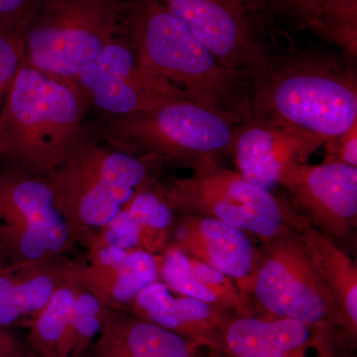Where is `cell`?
I'll return each instance as SVG.
<instances>
[{
    "label": "cell",
    "instance_id": "cell-7",
    "mask_svg": "<svg viewBox=\"0 0 357 357\" xmlns=\"http://www.w3.org/2000/svg\"><path fill=\"white\" fill-rule=\"evenodd\" d=\"M124 0H39L23 30L24 61L73 83L119 29Z\"/></svg>",
    "mask_w": 357,
    "mask_h": 357
},
{
    "label": "cell",
    "instance_id": "cell-3",
    "mask_svg": "<svg viewBox=\"0 0 357 357\" xmlns=\"http://www.w3.org/2000/svg\"><path fill=\"white\" fill-rule=\"evenodd\" d=\"M89 107L74 83L22 64L0 112V162L47 178L86 130Z\"/></svg>",
    "mask_w": 357,
    "mask_h": 357
},
{
    "label": "cell",
    "instance_id": "cell-11",
    "mask_svg": "<svg viewBox=\"0 0 357 357\" xmlns=\"http://www.w3.org/2000/svg\"><path fill=\"white\" fill-rule=\"evenodd\" d=\"M227 70L252 79L272 56L256 34L255 13L265 0H157Z\"/></svg>",
    "mask_w": 357,
    "mask_h": 357
},
{
    "label": "cell",
    "instance_id": "cell-9",
    "mask_svg": "<svg viewBox=\"0 0 357 357\" xmlns=\"http://www.w3.org/2000/svg\"><path fill=\"white\" fill-rule=\"evenodd\" d=\"M251 294L270 316L337 331L356 344L306 248L294 232L268 243Z\"/></svg>",
    "mask_w": 357,
    "mask_h": 357
},
{
    "label": "cell",
    "instance_id": "cell-17",
    "mask_svg": "<svg viewBox=\"0 0 357 357\" xmlns=\"http://www.w3.org/2000/svg\"><path fill=\"white\" fill-rule=\"evenodd\" d=\"M129 312L187 338L217 356L225 326L234 314L215 305L187 297L156 281L141 291Z\"/></svg>",
    "mask_w": 357,
    "mask_h": 357
},
{
    "label": "cell",
    "instance_id": "cell-10",
    "mask_svg": "<svg viewBox=\"0 0 357 357\" xmlns=\"http://www.w3.org/2000/svg\"><path fill=\"white\" fill-rule=\"evenodd\" d=\"M73 83L89 110H96L105 119L128 116L178 100H191L183 89L156 74L119 29Z\"/></svg>",
    "mask_w": 357,
    "mask_h": 357
},
{
    "label": "cell",
    "instance_id": "cell-13",
    "mask_svg": "<svg viewBox=\"0 0 357 357\" xmlns=\"http://www.w3.org/2000/svg\"><path fill=\"white\" fill-rule=\"evenodd\" d=\"M294 204L333 238L345 239L356 225L357 167L295 164L280 181Z\"/></svg>",
    "mask_w": 357,
    "mask_h": 357
},
{
    "label": "cell",
    "instance_id": "cell-14",
    "mask_svg": "<svg viewBox=\"0 0 357 357\" xmlns=\"http://www.w3.org/2000/svg\"><path fill=\"white\" fill-rule=\"evenodd\" d=\"M328 140L302 129L248 119L236 126L231 153L244 178L271 192L291 166L307 163Z\"/></svg>",
    "mask_w": 357,
    "mask_h": 357
},
{
    "label": "cell",
    "instance_id": "cell-23",
    "mask_svg": "<svg viewBox=\"0 0 357 357\" xmlns=\"http://www.w3.org/2000/svg\"><path fill=\"white\" fill-rule=\"evenodd\" d=\"M140 236V248L153 255L170 239L174 210L167 201L161 185L155 182L138 192L126 208Z\"/></svg>",
    "mask_w": 357,
    "mask_h": 357
},
{
    "label": "cell",
    "instance_id": "cell-12",
    "mask_svg": "<svg viewBox=\"0 0 357 357\" xmlns=\"http://www.w3.org/2000/svg\"><path fill=\"white\" fill-rule=\"evenodd\" d=\"M344 335L295 319L236 316L223 330L218 354L225 357H356Z\"/></svg>",
    "mask_w": 357,
    "mask_h": 357
},
{
    "label": "cell",
    "instance_id": "cell-28",
    "mask_svg": "<svg viewBox=\"0 0 357 357\" xmlns=\"http://www.w3.org/2000/svg\"><path fill=\"white\" fill-rule=\"evenodd\" d=\"M21 357H37V356H35L34 354H32L31 352H29V354H25V356H21Z\"/></svg>",
    "mask_w": 357,
    "mask_h": 357
},
{
    "label": "cell",
    "instance_id": "cell-5",
    "mask_svg": "<svg viewBox=\"0 0 357 357\" xmlns=\"http://www.w3.org/2000/svg\"><path fill=\"white\" fill-rule=\"evenodd\" d=\"M241 122L204 109L189 100L128 116L102 117L88 126L110 146L160 164L192 166L204 158L231 153Z\"/></svg>",
    "mask_w": 357,
    "mask_h": 357
},
{
    "label": "cell",
    "instance_id": "cell-15",
    "mask_svg": "<svg viewBox=\"0 0 357 357\" xmlns=\"http://www.w3.org/2000/svg\"><path fill=\"white\" fill-rule=\"evenodd\" d=\"M184 215L171 229V248L227 275L248 299L261 260L248 232L215 218Z\"/></svg>",
    "mask_w": 357,
    "mask_h": 357
},
{
    "label": "cell",
    "instance_id": "cell-19",
    "mask_svg": "<svg viewBox=\"0 0 357 357\" xmlns=\"http://www.w3.org/2000/svg\"><path fill=\"white\" fill-rule=\"evenodd\" d=\"M70 261L0 262V328H25L67 278Z\"/></svg>",
    "mask_w": 357,
    "mask_h": 357
},
{
    "label": "cell",
    "instance_id": "cell-21",
    "mask_svg": "<svg viewBox=\"0 0 357 357\" xmlns=\"http://www.w3.org/2000/svg\"><path fill=\"white\" fill-rule=\"evenodd\" d=\"M297 234L312 262L333 296L347 324L349 335L357 340V267L351 256L333 237L314 229L305 220Z\"/></svg>",
    "mask_w": 357,
    "mask_h": 357
},
{
    "label": "cell",
    "instance_id": "cell-24",
    "mask_svg": "<svg viewBox=\"0 0 357 357\" xmlns=\"http://www.w3.org/2000/svg\"><path fill=\"white\" fill-rule=\"evenodd\" d=\"M23 58V31L0 30V112Z\"/></svg>",
    "mask_w": 357,
    "mask_h": 357
},
{
    "label": "cell",
    "instance_id": "cell-27",
    "mask_svg": "<svg viewBox=\"0 0 357 357\" xmlns=\"http://www.w3.org/2000/svg\"><path fill=\"white\" fill-rule=\"evenodd\" d=\"M29 352L11 328H0V357H21Z\"/></svg>",
    "mask_w": 357,
    "mask_h": 357
},
{
    "label": "cell",
    "instance_id": "cell-8",
    "mask_svg": "<svg viewBox=\"0 0 357 357\" xmlns=\"http://www.w3.org/2000/svg\"><path fill=\"white\" fill-rule=\"evenodd\" d=\"M79 244L46 178L0 169V262L63 261Z\"/></svg>",
    "mask_w": 357,
    "mask_h": 357
},
{
    "label": "cell",
    "instance_id": "cell-16",
    "mask_svg": "<svg viewBox=\"0 0 357 357\" xmlns=\"http://www.w3.org/2000/svg\"><path fill=\"white\" fill-rule=\"evenodd\" d=\"M86 249L84 257L70 260V271L107 309H128L141 291L158 281V261L152 253L107 245Z\"/></svg>",
    "mask_w": 357,
    "mask_h": 357
},
{
    "label": "cell",
    "instance_id": "cell-22",
    "mask_svg": "<svg viewBox=\"0 0 357 357\" xmlns=\"http://www.w3.org/2000/svg\"><path fill=\"white\" fill-rule=\"evenodd\" d=\"M321 38L344 46L357 37V0H265Z\"/></svg>",
    "mask_w": 357,
    "mask_h": 357
},
{
    "label": "cell",
    "instance_id": "cell-25",
    "mask_svg": "<svg viewBox=\"0 0 357 357\" xmlns=\"http://www.w3.org/2000/svg\"><path fill=\"white\" fill-rule=\"evenodd\" d=\"M326 163H342L357 167V123L347 132L330 138L325 145Z\"/></svg>",
    "mask_w": 357,
    "mask_h": 357
},
{
    "label": "cell",
    "instance_id": "cell-18",
    "mask_svg": "<svg viewBox=\"0 0 357 357\" xmlns=\"http://www.w3.org/2000/svg\"><path fill=\"white\" fill-rule=\"evenodd\" d=\"M208 351L126 310H109L84 357H204Z\"/></svg>",
    "mask_w": 357,
    "mask_h": 357
},
{
    "label": "cell",
    "instance_id": "cell-4",
    "mask_svg": "<svg viewBox=\"0 0 357 357\" xmlns=\"http://www.w3.org/2000/svg\"><path fill=\"white\" fill-rule=\"evenodd\" d=\"M161 165L103 142L86 130L47 177L58 208L79 234L82 245L105 229L134 197L156 182Z\"/></svg>",
    "mask_w": 357,
    "mask_h": 357
},
{
    "label": "cell",
    "instance_id": "cell-20",
    "mask_svg": "<svg viewBox=\"0 0 357 357\" xmlns=\"http://www.w3.org/2000/svg\"><path fill=\"white\" fill-rule=\"evenodd\" d=\"M77 287L70 266L46 306L25 326L28 349L35 356L83 357L77 335Z\"/></svg>",
    "mask_w": 357,
    "mask_h": 357
},
{
    "label": "cell",
    "instance_id": "cell-2",
    "mask_svg": "<svg viewBox=\"0 0 357 357\" xmlns=\"http://www.w3.org/2000/svg\"><path fill=\"white\" fill-rule=\"evenodd\" d=\"M119 32L159 76L204 109L243 123L250 79L227 70L157 0H124Z\"/></svg>",
    "mask_w": 357,
    "mask_h": 357
},
{
    "label": "cell",
    "instance_id": "cell-1",
    "mask_svg": "<svg viewBox=\"0 0 357 357\" xmlns=\"http://www.w3.org/2000/svg\"><path fill=\"white\" fill-rule=\"evenodd\" d=\"M335 137L357 123L354 65L321 52L272 57L249 86V117Z\"/></svg>",
    "mask_w": 357,
    "mask_h": 357
},
{
    "label": "cell",
    "instance_id": "cell-26",
    "mask_svg": "<svg viewBox=\"0 0 357 357\" xmlns=\"http://www.w3.org/2000/svg\"><path fill=\"white\" fill-rule=\"evenodd\" d=\"M39 0H0V30L23 31Z\"/></svg>",
    "mask_w": 357,
    "mask_h": 357
},
{
    "label": "cell",
    "instance_id": "cell-6",
    "mask_svg": "<svg viewBox=\"0 0 357 357\" xmlns=\"http://www.w3.org/2000/svg\"><path fill=\"white\" fill-rule=\"evenodd\" d=\"M185 178L161 185L174 211L215 218L267 243L297 231L305 222L271 192L227 168L220 159L204 158Z\"/></svg>",
    "mask_w": 357,
    "mask_h": 357
}]
</instances>
